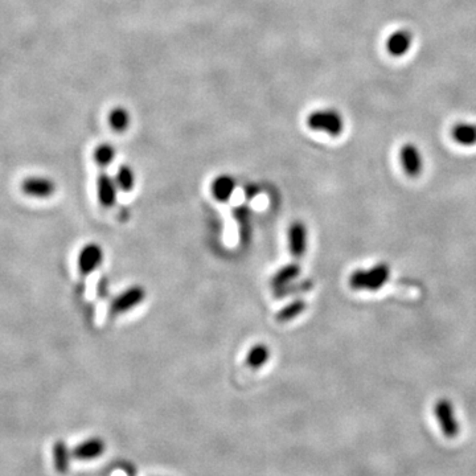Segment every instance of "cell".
<instances>
[{"label":"cell","instance_id":"1","mask_svg":"<svg viewBox=\"0 0 476 476\" xmlns=\"http://www.w3.org/2000/svg\"><path fill=\"white\" fill-rule=\"evenodd\" d=\"M390 266L380 262L368 269H356L349 275L348 284L356 291H378L390 279Z\"/></svg>","mask_w":476,"mask_h":476},{"label":"cell","instance_id":"20","mask_svg":"<svg viewBox=\"0 0 476 476\" xmlns=\"http://www.w3.org/2000/svg\"><path fill=\"white\" fill-rule=\"evenodd\" d=\"M130 122H132L130 112H127L124 108H115L109 114V123L114 132H126L130 126Z\"/></svg>","mask_w":476,"mask_h":476},{"label":"cell","instance_id":"5","mask_svg":"<svg viewBox=\"0 0 476 476\" xmlns=\"http://www.w3.org/2000/svg\"><path fill=\"white\" fill-rule=\"evenodd\" d=\"M103 258H105V253L100 243H89L82 246L79 253V258H77V265H79V270L81 275L88 277L94 272H97L103 262Z\"/></svg>","mask_w":476,"mask_h":476},{"label":"cell","instance_id":"18","mask_svg":"<svg viewBox=\"0 0 476 476\" xmlns=\"http://www.w3.org/2000/svg\"><path fill=\"white\" fill-rule=\"evenodd\" d=\"M115 182L122 192H132L135 187V173L132 171V167L127 164H122L115 173Z\"/></svg>","mask_w":476,"mask_h":476},{"label":"cell","instance_id":"13","mask_svg":"<svg viewBox=\"0 0 476 476\" xmlns=\"http://www.w3.org/2000/svg\"><path fill=\"white\" fill-rule=\"evenodd\" d=\"M451 138L460 146H466V147L475 146V122H458L451 129Z\"/></svg>","mask_w":476,"mask_h":476},{"label":"cell","instance_id":"12","mask_svg":"<svg viewBox=\"0 0 476 476\" xmlns=\"http://www.w3.org/2000/svg\"><path fill=\"white\" fill-rule=\"evenodd\" d=\"M301 273H302V267H301V265L298 264V262H290V264L284 265L272 277V281H270L272 289H273L274 291L284 289L286 286L295 282L299 278Z\"/></svg>","mask_w":476,"mask_h":476},{"label":"cell","instance_id":"21","mask_svg":"<svg viewBox=\"0 0 476 476\" xmlns=\"http://www.w3.org/2000/svg\"><path fill=\"white\" fill-rule=\"evenodd\" d=\"M313 287V284L310 281H303V282H293L289 286H286L284 289L281 290H277L274 291V295H277V298H284V296H287V295H295L299 294V293H306L310 289Z\"/></svg>","mask_w":476,"mask_h":476},{"label":"cell","instance_id":"11","mask_svg":"<svg viewBox=\"0 0 476 476\" xmlns=\"http://www.w3.org/2000/svg\"><path fill=\"white\" fill-rule=\"evenodd\" d=\"M236 179L228 173H221L213 179L211 184V193L219 203H226L231 200L236 191Z\"/></svg>","mask_w":476,"mask_h":476},{"label":"cell","instance_id":"2","mask_svg":"<svg viewBox=\"0 0 476 476\" xmlns=\"http://www.w3.org/2000/svg\"><path fill=\"white\" fill-rule=\"evenodd\" d=\"M307 124L314 132H325L331 137H339L344 132V118L342 112L332 108L316 109L307 117Z\"/></svg>","mask_w":476,"mask_h":476},{"label":"cell","instance_id":"17","mask_svg":"<svg viewBox=\"0 0 476 476\" xmlns=\"http://www.w3.org/2000/svg\"><path fill=\"white\" fill-rule=\"evenodd\" d=\"M53 459L54 467L60 474H65L69 470L71 451L64 441H57L53 446Z\"/></svg>","mask_w":476,"mask_h":476},{"label":"cell","instance_id":"19","mask_svg":"<svg viewBox=\"0 0 476 476\" xmlns=\"http://www.w3.org/2000/svg\"><path fill=\"white\" fill-rule=\"evenodd\" d=\"M115 147L110 143H101L93 151V159L102 168L109 167L115 159Z\"/></svg>","mask_w":476,"mask_h":476},{"label":"cell","instance_id":"22","mask_svg":"<svg viewBox=\"0 0 476 476\" xmlns=\"http://www.w3.org/2000/svg\"><path fill=\"white\" fill-rule=\"evenodd\" d=\"M258 192H260V190H258V187L255 184H248L246 188H245V195H246V197L249 200L255 197L258 195Z\"/></svg>","mask_w":476,"mask_h":476},{"label":"cell","instance_id":"16","mask_svg":"<svg viewBox=\"0 0 476 476\" xmlns=\"http://www.w3.org/2000/svg\"><path fill=\"white\" fill-rule=\"evenodd\" d=\"M102 451H103V442L98 438H93L76 447L73 455L77 459H91L100 455Z\"/></svg>","mask_w":476,"mask_h":476},{"label":"cell","instance_id":"8","mask_svg":"<svg viewBox=\"0 0 476 476\" xmlns=\"http://www.w3.org/2000/svg\"><path fill=\"white\" fill-rule=\"evenodd\" d=\"M400 163L404 168L406 175L416 178L419 173H422L424 168V158L422 152L419 151L418 146L414 143H405L400 149Z\"/></svg>","mask_w":476,"mask_h":476},{"label":"cell","instance_id":"7","mask_svg":"<svg viewBox=\"0 0 476 476\" xmlns=\"http://www.w3.org/2000/svg\"><path fill=\"white\" fill-rule=\"evenodd\" d=\"M287 241L291 257L294 260L303 258L308 248V229L303 221L298 220L289 226Z\"/></svg>","mask_w":476,"mask_h":476},{"label":"cell","instance_id":"9","mask_svg":"<svg viewBox=\"0 0 476 476\" xmlns=\"http://www.w3.org/2000/svg\"><path fill=\"white\" fill-rule=\"evenodd\" d=\"M118 191L120 188L114 176L106 173H100V176L97 178V196L103 208H112L115 205L118 199Z\"/></svg>","mask_w":476,"mask_h":476},{"label":"cell","instance_id":"15","mask_svg":"<svg viewBox=\"0 0 476 476\" xmlns=\"http://www.w3.org/2000/svg\"><path fill=\"white\" fill-rule=\"evenodd\" d=\"M306 308H307V303L304 302L303 299L296 298L294 301H291L290 303L284 306L275 315V319L279 323H289V322L294 320L298 316L303 314Z\"/></svg>","mask_w":476,"mask_h":476},{"label":"cell","instance_id":"10","mask_svg":"<svg viewBox=\"0 0 476 476\" xmlns=\"http://www.w3.org/2000/svg\"><path fill=\"white\" fill-rule=\"evenodd\" d=\"M413 47V33L409 30L401 28L389 35L386 39V50L389 54L395 57L405 56Z\"/></svg>","mask_w":476,"mask_h":476},{"label":"cell","instance_id":"3","mask_svg":"<svg viewBox=\"0 0 476 476\" xmlns=\"http://www.w3.org/2000/svg\"><path fill=\"white\" fill-rule=\"evenodd\" d=\"M434 414L443 436L448 439H454L459 436L460 426L456 418L455 409L448 398H439L436 401Z\"/></svg>","mask_w":476,"mask_h":476},{"label":"cell","instance_id":"6","mask_svg":"<svg viewBox=\"0 0 476 476\" xmlns=\"http://www.w3.org/2000/svg\"><path fill=\"white\" fill-rule=\"evenodd\" d=\"M21 190L33 199H50L56 193L57 185L45 176H28L21 182Z\"/></svg>","mask_w":476,"mask_h":476},{"label":"cell","instance_id":"4","mask_svg":"<svg viewBox=\"0 0 476 476\" xmlns=\"http://www.w3.org/2000/svg\"><path fill=\"white\" fill-rule=\"evenodd\" d=\"M144 299H146V290L142 284H132L112 299L110 313L112 315L126 314L135 307H138Z\"/></svg>","mask_w":476,"mask_h":476},{"label":"cell","instance_id":"14","mask_svg":"<svg viewBox=\"0 0 476 476\" xmlns=\"http://www.w3.org/2000/svg\"><path fill=\"white\" fill-rule=\"evenodd\" d=\"M270 355L272 352H270L269 345L257 343V344L252 345L250 349L248 351L245 363L252 369H260L269 363Z\"/></svg>","mask_w":476,"mask_h":476}]
</instances>
